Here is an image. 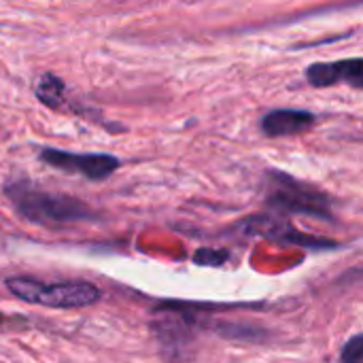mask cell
I'll list each match as a JSON object with an SVG mask.
<instances>
[{
    "label": "cell",
    "instance_id": "3957f363",
    "mask_svg": "<svg viewBox=\"0 0 363 363\" xmlns=\"http://www.w3.org/2000/svg\"><path fill=\"white\" fill-rule=\"evenodd\" d=\"M270 206L279 211H287L294 215H311L330 221L332 219V206L330 198L321 194L319 189L281 172H270V194H268Z\"/></svg>",
    "mask_w": 363,
    "mask_h": 363
},
{
    "label": "cell",
    "instance_id": "ba28073f",
    "mask_svg": "<svg viewBox=\"0 0 363 363\" xmlns=\"http://www.w3.org/2000/svg\"><path fill=\"white\" fill-rule=\"evenodd\" d=\"M340 363H363V332L347 340L340 351Z\"/></svg>",
    "mask_w": 363,
    "mask_h": 363
},
{
    "label": "cell",
    "instance_id": "52a82bcc",
    "mask_svg": "<svg viewBox=\"0 0 363 363\" xmlns=\"http://www.w3.org/2000/svg\"><path fill=\"white\" fill-rule=\"evenodd\" d=\"M34 94L49 108H62L64 102H66V85H64L62 79H57L51 72H45V74H40L36 79Z\"/></svg>",
    "mask_w": 363,
    "mask_h": 363
},
{
    "label": "cell",
    "instance_id": "8992f818",
    "mask_svg": "<svg viewBox=\"0 0 363 363\" xmlns=\"http://www.w3.org/2000/svg\"><path fill=\"white\" fill-rule=\"evenodd\" d=\"M317 117L302 108H277L262 119V130L266 136H296L313 128Z\"/></svg>",
    "mask_w": 363,
    "mask_h": 363
},
{
    "label": "cell",
    "instance_id": "277c9868",
    "mask_svg": "<svg viewBox=\"0 0 363 363\" xmlns=\"http://www.w3.org/2000/svg\"><path fill=\"white\" fill-rule=\"evenodd\" d=\"M40 160L62 172L81 174L89 181H104L121 166L119 157L111 153H70L62 149H43Z\"/></svg>",
    "mask_w": 363,
    "mask_h": 363
},
{
    "label": "cell",
    "instance_id": "6da1fadb",
    "mask_svg": "<svg viewBox=\"0 0 363 363\" xmlns=\"http://www.w3.org/2000/svg\"><path fill=\"white\" fill-rule=\"evenodd\" d=\"M4 196L11 200L19 217L34 225L60 228L81 221H94L96 213L81 200L64 194L38 189L28 181H11L4 187Z\"/></svg>",
    "mask_w": 363,
    "mask_h": 363
},
{
    "label": "cell",
    "instance_id": "5b68a950",
    "mask_svg": "<svg viewBox=\"0 0 363 363\" xmlns=\"http://www.w3.org/2000/svg\"><path fill=\"white\" fill-rule=\"evenodd\" d=\"M306 81L313 87H332L336 83H347L355 89H363V57L311 64L306 68Z\"/></svg>",
    "mask_w": 363,
    "mask_h": 363
},
{
    "label": "cell",
    "instance_id": "7a4b0ae2",
    "mask_svg": "<svg viewBox=\"0 0 363 363\" xmlns=\"http://www.w3.org/2000/svg\"><path fill=\"white\" fill-rule=\"evenodd\" d=\"M6 289L19 298L21 302L45 306V308H85L100 302V289L87 281H66V283H51L45 285L36 279L26 277H11L4 281Z\"/></svg>",
    "mask_w": 363,
    "mask_h": 363
}]
</instances>
